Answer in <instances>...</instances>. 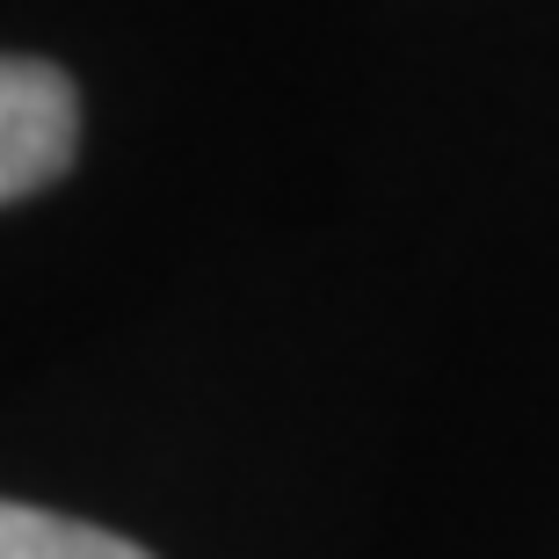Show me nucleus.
I'll use <instances>...</instances> for the list:
<instances>
[{"mask_svg":"<svg viewBox=\"0 0 559 559\" xmlns=\"http://www.w3.org/2000/svg\"><path fill=\"white\" fill-rule=\"evenodd\" d=\"M81 153V95L51 59H15L0 66V197L22 204L51 189Z\"/></svg>","mask_w":559,"mask_h":559,"instance_id":"obj_1","label":"nucleus"},{"mask_svg":"<svg viewBox=\"0 0 559 559\" xmlns=\"http://www.w3.org/2000/svg\"><path fill=\"white\" fill-rule=\"evenodd\" d=\"M0 559H153V552H139V545L117 538V531H95V523L8 501V509H0Z\"/></svg>","mask_w":559,"mask_h":559,"instance_id":"obj_2","label":"nucleus"}]
</instances>
